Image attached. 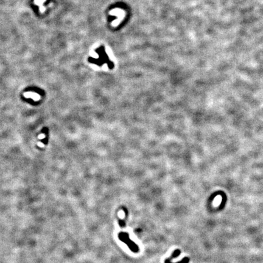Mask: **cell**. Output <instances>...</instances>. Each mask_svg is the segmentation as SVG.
<instances>
[{"instance_id": "cell-2", "label": "cell", "mask_w": 263, "mask_h": 263, "mask_svg": "<svg viewBox=\"0 0 263 263\" xmlns=\"http://www.w3.org/2000/svg\"><path fill=\"white\" fill-rule=\"evenodd\" d=\"M171 260H172V259L171 258V257H169V258L165 259V263H173L171 262ZM189 261H190V259L188 257H185L181 261L176 262H174V263H188Z\"/></svg>"}, {"instance_id": "cell-1", "label": "cell", "mask_w": 263, "mask_h": 263, "mask_svg": "<svg viewBox=\"0 0 263 263\" xmlns=\"http://www.w3.org/2000/svg\"><path fill=\"white\" fill-rule=\"evenodd\" d=\"M118 237L120 241L124 242L128 248L134 253H137L139 251L138 246L129 238L128 233L125 232H121L118 234Z\"/></svg>"}, {"instance_id": "cell-3", "label": "cell", "mask_w": 263, "mask_h": 263, "mask_svg": "<svg viewBox=\"0 0 263 263\" xmlns=\"http://www.w3.org/2000/svg\"><path fill=\"white\" fill-rule=\"evenodd\" d=\"M119 225L121 227H123L125 226V223L123 220H119Z\"/></svg>"}]
</instances>
